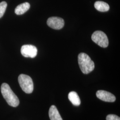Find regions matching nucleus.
<instances>
[{
	"instance_id": "f8f14e48",
	"label": "nucleus",
	"mask_w": 120,
	"mask_h": 120,
	"mask_svg": "<svg viewBox=\"0 0 120 120\" xmlns=\"http://www.w3.org/2000/svg\"><path fill=\"white\" fill-rule=\"evenodd\" d=\"M7 6V4L5 1H2L0 3V18L4 15Z\"/></svg>"
},
{
	"instance_id": "7ed1b4c3",
	"label": "nucleus",
	"mask_w": 120,
	"mask_h": 120,
	"mask_svg": "<svg viewBox=\"0 0 120 120\" xmlns=\"http://www.w3.org/2000/svg\"><path fill=\"white\" fill-rule=\"evenodd\" d=\"M18 82L22 90L26 94H31L34 90V83L32 78L24 74H20L18 77Z\"/></svg>"
},
{
	"instance_id": "39448f33",
	"label": "nucleus",
	"mask_w": 120,
	"mask_h": 120,
	"mask_svg": "<svg viewBox=\"0 0 120 120\" xmlns=\"http://www.w3.org/2000/svg\"><path fill=\"white\" fill-rule=\"evenodd\" d=\"M21 52L22 55L26 57L34 58L37 55L38 49L34 45H25L21 48Z\"/></svg>"
},
{
	"instance_id": "6e6552de",
	"label": "nucleus",
	"mask_w": 120,
	"mask_h": 120,
	"mask_svg": "<svg viewBox=\"0 0 120 120\" xmlns=\"http://www.w3.org/2000/svg\"><path fill=\"white\" fill-rule=\"evenodd\" d=\"M49 115L51 120H63L57 108L55 105H52L49 109Z\"/></svg>"
},
{
	"instance_id": "20e7f679",
	"label": "nucleus",
	"mask_w": 120,
	"mask_h": 120,
	"mask_svg": "<svg viewBox=\"0 0 120 120\" xmlns=\"http://www.w3.org/2000/svg\"><path fill=\"white\" fill-rule=\"evenodd\" d=\"M91 38L94 42L101 47L106 48L109 45L107 36L102 31H95L93 34Z\"/></svg>"
},
{
	"instance_id": "f257e3e1",
	"label": "nucleus",
	"mask_w": 120,
	"mask_h": 120,
	"mask_svg": "<svg viewBox=\"0 0 120 120\" xmlns=\"http://www.w3.org/2000/svg\"><path fill=\"white\" fill-rule=\"evenodd\" d=\"M1 92L3 98L10 106L13 107L18 106L20 103L19 99L8 84L4 83L1 85Z\"/></svg>"
},
{
	"instance_id": "423d86ee",
	"label": "nucleus",
	"mask_w": 120,
	"mask_h": 120,
	"mask_svg": "<svg viewBox=\"0 0 120 120\" xmlns=\"http://www.w3.org/2000/svg\"><path fill=\"white\" fill-rule=\"evenodd\" d=\"M48 26L53 29L59 30L62 29L64 25V20L60 17H51L48 19Z\"/></svg>"
},
{
	"instance_id": "1a4fd4ad",
	"label": "nucleus",
	"mask_w": 120,
	"mask_h": 120,
	"mask_svg": "<svg viewBox=\"0 0 120 120\" xmlns=\"http://www.w3.org/2000/svg\"><path fill=\"white\" fill-rule=\"evenodd\" d=\"M30 5L28 2H25L19 4L15 9V13L18 15H22L27 12L30 8Z\"/></svg>"
},
{
	"instance_id": "9b49d317",
	"label": "nucleus",
	"mask_w": 120,
	"mask_h": 120,
	"mask_svg": "<svg viewBox=\"0 0 120 120\" xmlns=\"http://www.w3.org/2000/svg\"><path fill=\"white\" fill-rule=\"evenodd\" d=\"M95 9L101 12H105L109 9V5L106 2L102 1H97L94 4Z\"/></svg>"
},
{
	"instance_id": "ddd939ff",
	"label": "nucleus",
	"mask_w": 120,
	"mask_h": 120,
	"mask_svg": "<svg viewBox=\"0 0 120 120\" xmlns=\"http://www.w3.org/2000/svg\"><path fill=\"white\" fill-rule=\"evenodd\" d=\"M106 120H120V118L115 114H109L106 116Z\"/></svg>"
},
{
	"instance_id": "9d476101",
	"label": "nucleus",
	"mask_w": 120,
	"mask_h": 120,
	"mask_svg": "<svg viewBox=\"0 0 120 120\" xmlns=\"http://www.w3.org/2000/svg\"><path fill=\"white\" fill-rule=\"evenodd\" d=\"M69 100L75 106H79L81 104V100L77 93L74 91L70 92L68 94Z\"/></svg>"
},
{
	"instance_id": "f03ea898",
	"label": "nucleus",
	"mask_w": 120,
	"mask_h": 120,
	"mask_svg": "<svg viewBox=\"0 0 120 120\" xmlns=\"http://www.w3.org/2000/svg\"><path fill=\"white\" fill-rule=\"evenodd\" d=\"M78 61L79 67L84 74H88L94 69V62L86 53H80L78 56Z\"/></svg>"
},
{
	"instance_id": "0eeeda50",
	"label": "nucleus",
	"mask_w": 120,
	"mask_h": 120,
	"mask_svg": "<svg viewBox=\"0 0 120 120\" xmlns=\"http://www.w3.org/2000/svg\"><path fill=\"white\" fill-rule=\"evenodd\" d=\"M96 96L99 99L105 102H113L116 101V97L114 95L105 90H98Z\"/></svg>"
}]
</instances>
